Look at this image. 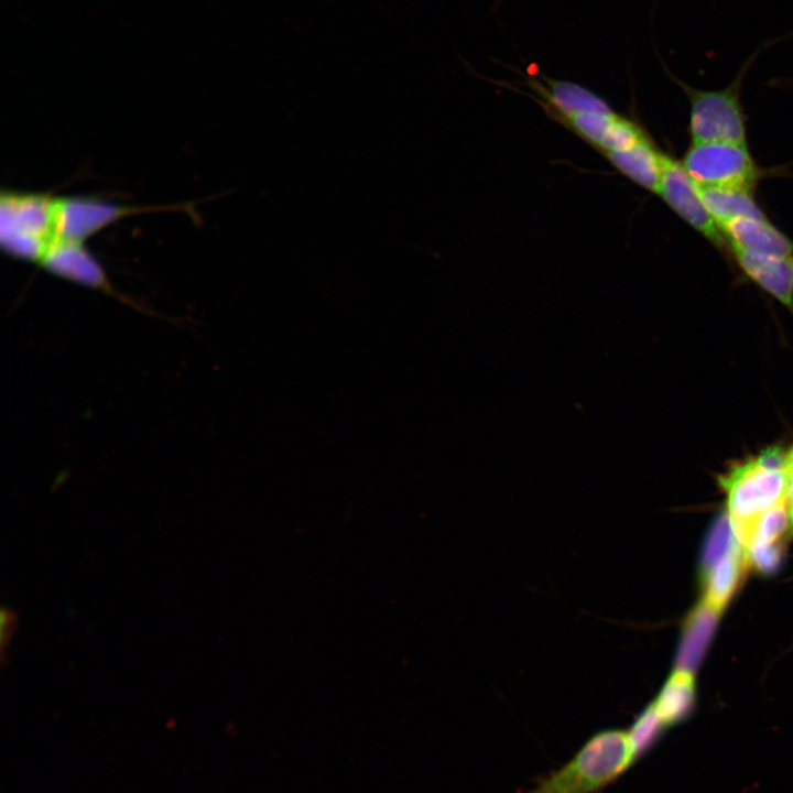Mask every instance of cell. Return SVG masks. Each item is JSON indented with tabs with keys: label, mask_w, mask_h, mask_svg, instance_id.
I'll return each instance as SVG.
<instances>
[{
	"label": "cell",
	"mask_w": 793,
	"mask_h": 793,
	"mask_svg": "<svg viewBox=\"0 0 793 793\" xmlns=\"http://www.w3.org/2000/svg\"><path fill=\"white\" fill-rule=\"evenodd\" d=\"M638 761L628 730L606 729L591 736L562 768L526 793H598Z\"/></svg>",
	"instance_id": "obj_1"
},
{
	"label": "cell",
	"mask_w": 793,
	"mask_h": 793,
	"mask_svg": "<svg viewBox=\"0 0 793 793\" xmlns=\"http://www.w3.org/2000/svg\"><path fill=\"white\" fill-rule=\"evenodd\" d=\"M789 480L787 471L767 470L754 459L731 466L718 478L727 493V512L734 533L743 550L752 543L758 518L787 499Z\"/></svg>",
	"instance_id": "obj_2"
},
{
	"label": "cell",
	"mask_w": 793,
	"mask_h": 793,
	"mask_svg": "<svg viewBox=\"0 0 793 793\" xmlns=\"http://www.w3.org/2000/svg\"><path fill=\"white\" fill-rule=\"evenodd\" d=\"M52 200L46 193L1 192L0 242L7 254L40 263L55 242Z\"/></svg>",
	"instance_id": "obj_3"
},
{
	"label": "cell",
	"mask_w": 793,
	"mask_h": 793,
	"mask_svg": "<svg viewBox=\"0 0 793 793\" xmlns=\"http://www.w3.org/2000/svg\"><path fill=\"white\" fill-rule=\"evenodd\" d=\"M682 165L698 187L739 188L750 192L758 177L746 144L693 143Z\"/></svg>",
	"instance_id": "obj_4"
},
{
	"label": "cell",
	"mask_w": 793,
	"mask_h": 793,
	"mask_svg": "<svg viewBox=\"0 0 793 793\" xmlns=\"http://www.w3.org/2000/svg\"><path fill=\"white\" fill-rule=\"evenodd\" d=\"M689 131L693 143L729 142L746 144L742 111L735 86L723 90L688 88Z\"/></svg>",
	"instance_id": "obj_5"
},
{
	"label": "cell",
	"mask_w": 793,
	"mask_h": 793,
	"mask_svg": "<svg viewBox=\"0 0 793 793\" xmlns=\"http://www.w3.org/2000/svg\"><path fill=\"white\" fill-rule=\"evenodd\" d=\"M150 209L152 208L119 205L90 196H53L52 224L55 243H84L118 219Z\"/></svg>",
	"instance_id": "obj_6"
},
{
	"label": "cell",
	"mask_w": 793,
	"mask_h": 793,
	"mask_svg": "<svg viewBox=\"0 0 793 793\" xmlns=\"http://www.w3.org/2000/svg\"><path fill=\"white\" fill-rule=\"evenodd\" d=\"M669 206L700 235L717 247L726 240L707 210L698 186L692 181L683 165L664 156L663 173L658 192Z\"/></svg>",
	"instance_id": "obj_7"
},
{
	"label": "cell",
	"mask_w": 793,
	"mask_h": 793,
	"mask_svg": "<svg viewBox=\"0 0 793 793\" xmlns=\"http://www.w3.org/2000/svg\"><path fill=\"white\" fill-rule=\"evenodd\" d=\"M47 272L123 300L116 292L97 259L84 247V243L57 242L48 249L39 263Z\"/></svg>",
	"instance_id": "obj_8"
},
{
	"label": "cell",
	"mask_w": 793,
	"mask_h": 793,
	"mask_svg": "<svg viewBox=\"0 0 793 793\" xmlns=\"http://www.w3.org/2000/svg\"><path fill=\"white\" fill-rule=\"evenodd\" d=\"M728 247L756 254L790 257L793 243L764 218H739L719 226Z\"/></svg>",
	"instance_id": "obj_9"
},
{
	"label": "cell",
	"mask_w": 793,
	"mask_h": 793,
	"mask_svg": "<svg viewBox=\"0 0 793 793\" xmlns=\"http://www.w3.org/2000/svg\"><path fill=\"white\" fill-rule=\"evenodd\" d=\"M732 253L753 282L782 304L793 307V256H763L740 250H732Z\"/></svg>",
	"instance_id": "obj_10"
},
{
	"label": "cell",
	"mask_w": 793,
	"mask_h": 793,
	"mask_svg": "<svg viewBox=\"0 0 793 793\" xmlns=\"http://www.w3.org/2000/svg\"><path fill=\"white\" fill-rule=\"evenodd\" d=\"M721 611L703 599L685 620L675 670L695 673L713 638Z\"/></svg>",
	"instance_id": "obj_11"
},
{
	"label": "cell",
	"mask_w": 793,
	"mask_h": 793,
	"mask_svg": "<svg viewBox=\"0 0 793 793\" xmlns=\"http://www.w3.org/2000/svg\"><path fill=\"white\" fill-rule=\"evenodd\" d=\"M746 564L745 550L738 542L703 577L705 582L704 599L723 611L738 587Z\"/></svg>",
	"instance_id": "obj_12"
},
{
	"label": "cell",
	"mask_w": 793,
	"mask_h": 793,
	"mask_svg": "<svg viewBox=\"0 0 793 793\" xmlns=\"http://www.w3.org/2000/svg\"><path fill=\"white\" fill-rule=\"evenodd\" d=\"M652 704L665 728L686 719L695 705L693 674L674 670Z\"/></svg>",
	"instance_id": "obj_13"
},
{
	"label": "cell",
	"mask_w": 793,
	"mask_h": 793,
	"mask_svg": "<svg viewBox=\"0 0 793 793\" xmlns=\"http://www.w3.org/2000/svg\"><path fill=\"white\" fill-rule=\"evenodd\" d=\"M608 156L617 169L639 185L659 192L664 156L645 140L628 150L608 152Z\"/></svg>",
	"instance_id": "obj_14"
},
{
	"label": "cell",
	"mask_w": 793,
	"mask_h": 793,
	"mask_svg": "<svg viewBox=\"0 0 793 793\" xmlns=\"http://www.w3.org/2000/svg\"><path fill=\"white\" fill-rule=\"evenodd\" d=\"M698 188L707 210L718 227L739 218H764L749 191L721 187Z\"/></svg>",
	"instance_id": "obj_15"
},
{
	"label": "cell",
	"mask_w": 793,
	"mask_h": 793,
	"mask_svg": "<svg viewBox=\"0 0 793 793\" xmlns=\"http://www.w3.org/2000/svg\"><path fill=\"white\" fill-rule=\"evenodd\" d=\"M548 98L568 117L577 113H612L608 105L590 90L569 82H550Z\"/></svg>",
	"instance_id": "obj_16"
},
{
	"label": "cell",
	"mask_w": 793,
	"mask_h": 793,
	"mask_svg": "<svg viewBox=\"0 0 793 793\" xmlns=\"http://www.w3.org/2000/svg\"><path fill=\"white\" fill-rule=\"evenodd\" d=\"M738 542L728 512H721L713 523L705 541L700 561L702 576L704 577L713 565Z\"/></svg>",
	"instance_id": "obj_17"
},
{
	"label": "cell",
	"mask_w": 793,
	"mask_h": 793,
	"mask_svg": "<svg viewBox=\"0 0 793 793\" xmlns=\"http://www.w3.org/2000/svg\"><path fill=\"white\" fill-rule=\"evenodd\" d=\"M787 529H791V513L785 499L758 518L751 545L778 543Z\"/></svg>",
	"instance_id": "obj_18"
},
{
	"label": "cell",
	"mask_w": 793,
	"mask_h": 793,
	"mask_svg": "<svg viewBox=\"0 0 793 793\" xmlns=\"http://www.w3.org/2000/svg\"><path fill=\"white\" fill-rule=\"evenodd\" d=\"M665 729L653 704H649L628 729L638 760L655 745Z\"/></svg>",
	"instance_id": "obj_19"
},
{
	"label": "cell",
	"mask_w": 793,
	"mask_h": 793,
	"mask_svg": "<svg viewBox=\"0 0 793 793\" xmlns=\"http://www.w3.org/2000/svg\"><path fill=\"white\" fill-rule=\"evenodd\" d=\"M613 113H577L571 116V121L575 129L580 132L589 141L601 145L605 137L607 135L613 119Z\"/></svg>",
	"instance_id": "obj_20"
},
{
	"label": "cell",
	"mask_w": 793,
	"mask_h": 793,
	"mask_svg": "<svg viewBox=\"0 0 793 793\" xmlns=\"http://www.w3.org/2000/svg\"><path fill=\"white\" fill-rule=\"evenodd\" d=\"M643 135L634 124L615 117L613 122L605 137L601 148L608 152L628 150L642 142Z\"/></svg>",
	"instance_id": "obj_21"
},
{
	"label": "cell",
	"mask_w": 793,
	"mask_h": 793,
	"mask_svg": "<svg viewBox=\"0 0 793 793\" xmlns=\"http://www.w3.org/2000/svg\"><path fill=\"white\" fill-rule=\"evenodd\" d=\"M745 554L747 564H751L760 573L771 574L781 563L782 546L779 543L752 544L745 550Z\"/></svg>",
	"instance_id": "obj_22"
},
{
	"label": "cell",
	"mask_w": 793,
	"mask_h": 793,
	"mask_svg": "<svg viewBox=\"0 0 793 793\" xmlns=\"http://www.w3.org/2000/svg\"><path fill=\"white\" fill-rule=\"evenodd\" d=\"M18 615L9 607H1L0 610V652L1 662H6V654L9 650L11 640L18 630Z\"/></svg>",
	"instance_id": "obj_23"
},
{
	"label": "cell",
	"mask_w": 793,
	"mask_h": 793,
	"mask_svg": "<svg viewBox=\"0 0 793 793\" xmlns=\"http://www.w3.org/2000/svg\"><path fill=\"white\" fill-rule=\"evenodd\" d=\"M756 463L772 471H787L789 459L787 452L780 446H771L763 449L756 458Z\"/></svg>",
	"instance_id": "obj_24"
},
{
	"label": "cell",
	"mask_w": 793,
	"mask_h": 793,
	"mask_svg": "<svg viewBox=\"0 0 793 793\" xmlns=\"http://www.w3.org/2000/svg\"><path fill=\"white\" fill-rule=\"evenodd\" d=\"M787 503L791 513V524L793 522V470L790 472V480L787 487Z\"/></svg>",
	"instance_id": "obj_25"
},
{
	"label": "cell",
	"mask_w": 793,
	"mask_h": 793,
	"mask_svg": "<svg viewBox=\"0 0 793 793\" xmlns=\"http://www.w3.org/2000/svg\"><path fill=\"white\" fill-rule=\"evenodd\" d=\"M787 459H789L787 472L790 474L793 470V447L787 452Z\"/></svg>",
	"instance_id": "obj_26"
},
{
	"label": "cell",
	"mask_w": 793,
	"mask_h": 793,
	"mask_svg": "<svg viewBox=\"0 0 793 793\" xmlns=\"http://www.w3.org/2000/svg\"><path fill=\"white\" fill-rule=\"evenodd\" d=\"M791 533L793 534V522L791 524Z\"/></svg>",
	"instance_id": "obj_27"
}]
</instances>
